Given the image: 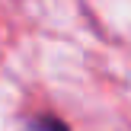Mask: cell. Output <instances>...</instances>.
Masks as SVG:
<instances>
[{
    "instance_id": "6da1fadb",
    "label": "cell",
    "mask_w": 131,
    "mask_h": 131,
    "mask_svg": "<svg viewBox=\"0 0 131 131\" xmlns=\"http://www.w3.org/2000/svg\"><path fill=\"white\" fill-rule=\"evenodd\" d=\"M32 128L35 131H67V125L58 118H51V115H42V118H32Z\"/></svg>"
}]
</instances>
